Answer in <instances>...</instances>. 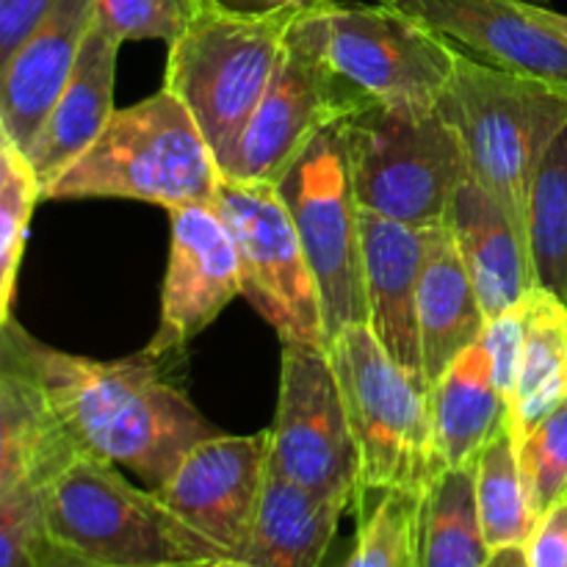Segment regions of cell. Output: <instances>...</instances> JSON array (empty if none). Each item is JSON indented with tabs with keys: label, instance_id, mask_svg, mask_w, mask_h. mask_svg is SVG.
<instances>
[{
	"label": "cell",
	"instance_id": "1",
	"mask_svg": "<svg viewBox=\"0 0 567 567\" xmlns=\"http://www.w3.org/2000/svg\"><path fill=\"white\" fill-rule=\"evenodd\" d=\"M0 338L37 374L81 457L127 468L158 491L188 452L216 435L183 388L158 371V358L92 360L42 343L14 319Z\"/></svg>",
	"mask_w": 567,
	"mask_h": 567
},
{
	"label": "cell",
	"instance_id": "2",
	"mask_svg": "<svg viewBox=\"0 0 567 567\" xmlns=\"http://www.w3.org/2000/svg\"><path fill=\"white\" fill-rule=\"evenodd\" d=\"M221 169L197 120L169 89L116 109L97 142L44 199H138L166 210L214 205Z\"/></svg>",
	"mask_w": 567,
	"mask_h": 567
},
{
	"label": "cell",
	"instance_id": "3",
	"mask_svg": "<svg viewBox=\"0 0 567 567\" xmlns=\"http://www.w3.org/2000/svg\"><path fill=\"white\" fill-rule=\"evenodd\" d=\"M302 11L293 6L236 11L219 0H203L186 31L169 44L164 89L192 111L221 172L258 111Z\"/></svg>",
	"mask_w": 567,
	"mask_h": 567
},
{
	"label": "cell",
	"instance_id": "4",
	"mask_svg": "<svg viewBox=\"0 0 567 567\" xmlns=\"http://www.w3.org/2000/svg\"><path fill=\"white\" fill-rule=\"evenodd\" d=\"M48 535L103 567H214L233 559L181 518L153 487L103 460L81 457L44 491Z\"/></svg>",
	"mask_w": 567,
	"mask_h": 567
},
{
	"label": "cell",
	"instance_id": "5",
	"mask_svg": "<svg viewBox=\"0 0 567 567\" xmlns=\"http://www.w3.org/2000/svg\"><path fill=\"white\" fill-rule=\"evenodd\" d=\"M327 349L360 454L358 509L382 493L424 496L443 474L432 385L408 374L369 324L338 332Z\"/></svg>",
	"mask_w": 567,
	"mask_h": 567
},
{
	"label": "cell",
	"instance_id": "6",
	"mask_svg": "<svg viewBox=\"0 0 567 567\" xmlns=\"http://www.w3.org/2000/svg\"><path fill=\"white\" fill-rule=\"evenodd\" d=\"M441 109L460 131L471 177L502 203L529 247L532 183L567 125V92L460 53Z\"/></svg>",
	"mask_w": 567,
	"mask_h": 567
},
{
	"label": "cell",
	"instance_id": "7",
	"mask_svg": "<svg viewBox=\"0 0 567 567\" xmlns=\"http://www.w3.org/2000/svg\"><path fill=\"white\" fill-rule=\"evenodd\" d=\"M343 144L360 208L402 225H446L454 194L471 177L463 138L443 109L374 103L343 125Z\"/></svg>",
	"mask_w": 567,
	"mask_h": 567
},
{
	"label": "cell",
	"instance_id": "8",
	"mask_svg": "<svg viewBox=\"0 0 567 567\" xmlns=\"http://www.w3.org/2000/svg\"><path fill=\"white\" fill-rule=\"evenodd\" d=\"M302 28L327 64L385 109H441L460 50L385 3L324 0L302 11Z\"/></svg>",
	"mask_w": 567,
	"mask_h": 567
},
{
	"label": "cell",
	"instance_id": "9",
	"mask_svg": "<svg viewBox=\"0 0 567 567\" xmlns=\"http://www.w3.org/2000/svg\"><path fill=\"white\" fill-rule=\"evenodd\" d=\"M269 471L347 509L360 504L358 443L327 347L282 343Z\"/></svg>",
	"mask_w": 567,
	"mask_h": 567
},
{
	"label": "cell",
	"instance_id": "10",
	"mask_svg": "<svg viewBox=\"0 0 567 567\" xmlns=\"http://www.w3.org/2000/svg\"><path fill=\"white\" fill-rule=\"evenodd\" d=\"M277 188L308 255L332 341L338 332L369 319L360 205L349 181L343 125L321 133Z\"/></svg>",
	"mask_w": 567,
	"mask_h": 567
},
{
	"label": "cell",
	"instance_id": "11",
	"mask_svg": "<svg viewBox=\"0 0 567 567\" xmlns=\"http://www.w3.org/2000/svg\"><path fill=\"white\" fill-rule=\"evenodd\" d=\"M369 105L374 100L338 75L316 50L299 14L280 66L221 177L280 186L321 133L347 125Z\"/></svg>",
	"mask_w": 567,
	"mask_h": 567
},
{
	"label": "cell",
	"instance_id": "12",
	"mask_svg": "<svg viewBox=\"0 0 567 567\" xmlns=\"http://www.w3.org/2000/svg\"><path fill=\"white\" fill-rule=\"evenodd\" d=\"M214 205L236 236L244 297L275 327L277 338L330 347L319 286L280 188L221 177Z\"/></svg>",
	"mask_w": 567,
	"mask_h": 567
},
{
	"label": "cell",
	"instance_id": "13",
	"mask_svg": "<svg viewBox=\"0 0 567 567\" xmlns=\"http://www.w3.org/2000/svg\"><path fill=\"white\" fill-rule=\"evenodd\" d=\"M244 293L238 244L216 205L169 210V258L161 288V319L144 352L169 358L208 330Z\"/></svg>",
	"mask_w": 567,
	"mask_h": 567
},
{
	"label": "cell",
	"instance_id": "14",
	"mask_svg": "<svg viewBox=\"0 0 567 567\" xmlns=\"http://www.w3.org/2000/svg\"><path fill=\"white\" fill-rule=\"evenodd\" d=\"M269 476V430L210 435L183 457L158 496L186 524L241 559Z\"/></svg>",
	"mask_w": 567,
	"mask_h": 567
},
{
	"label": "cell",
	"instance_id": "15",
	"mask_svg": "<svg viewBox=\"0 0 567 567\" xmlns=\"http://www.w3.org/2000/svg\"><path fill=\"white\" fill-rule=\"evenodd\" d=\"M419 20L468 59L567 92V42L532 20L524 0H380Z\"/></svg>",
	"mask_w": 567,
	"mask_h": 567
},
{
	"label": "cell",
	"instance_id": "16",
	"mask_svg": "<svg viewBox=\"0 0 567 567\" xmlns=\"http://www.w3.org/2000/svg\"><path fill=\"white\" fill-rule=\"evenodd\" d=\"M430 227L393 221L360 208L363 247L365 324L393 360L415 380L426 382L419 338V282L426 260ZM430 385V382H426Z\"/></svg>",
	"mask_w": 567,
	"mask_h": 567
},
{
	"label": "cell",
	"instance_id": "17",
	"mask_svg": "<svg viewBox=\"0 0 567 567\" xmlns=\"http://www.w3.org/2000/svg\"><path fill=\"white\" fill-rule=\"evenodd\" d=\"M97 0H55L25 42L0 64V136L28 153L70 81Z\"/></svg>",
	"mask_w": 567,
	"mask_h": 567
},
{
	"label": "cell",
	"instance_id": "18",
	"mask_svg": "<svg viewBox=\"0 0 567 567\" xmlns=\"http://www.w3.org/2000/svg\"><path fill=\"white\" fill-rule=\"evenodd\" d=\"M81 460L70 432L22 354L0 338V491H48Z\"/></svg>",
	"mask_w": 567,
	"mask_h": 567
},
{
	"label": "cell",
	"instance_id": "19",
	"mask_svg": "<svg viewBox=\"0 0 567 567\" xmlns=\"http://www.w3.org/2000/svg\"><path fill=\"white\" fill-rule=\"evenodd\" d=\"M120 48V39L111 37L94 20L70 81L61 89L59 100H55L48 120L42 122L37 138L25 153L33 172H37L39 186H42V199L48 188L97 142L103 127L114 116V81Z\"/></svg>",
	"mask_w": 567,
	"mask_h": 567
},
{
	"label": "cell",
	"instance_id": "20",
	"mask_svg": "<svg viewBox=\"0 0 567 567\" xmlns=\"http://www.w3.org/2000/svg\"><path fill=\"white\" fill-rule=\"evenodd\" d=\"M446 227L474 280L487 321L509 313L529 297L535 288L529 247L502 203L474 177L454 194Z\"/></svg>",
	"mask_w": 567,
	"mask_h": 567
},
{
	"label": "cell",
	"instance_id": "21",
	"mask_svg": "<svg viewBox=\"0 0 567 567\" xmlns=\"http://www.w3.org/2000/svg\"><path fill=\"white\" fill-rule=\"evenodd\" d=\"M485 327L487 316L452 230L446 225L430 227L419 282V338L426 382L435 385L465 349L480 343Z\"/></svg>",
	"mask_w": 567,
	"mask_h": 567
},
{
	"label": "cell",
	"instance_id": "22",
	"mask_svg": "<svg viewBox=\"0 0 567 567\" xmlns=\"http://www.w3.org/2000/svg\"><path fill=\"white\" fill-rule=\"evenodd\" d=\"M435 449L443 474L474 468L482 452L507 430L509 402L493 380L487 349L474 343L432 385Z\"/></svg>",
	"mask_w": 567,
	"mask_h": 567
},
{
	"label": "cell",
	"instance_id": "23",
	"mask_svg": "<svg viewBox=\"0 0 567 567\" xmlns=\"http://www.w3.org/2000/svg\"><path fill=\"white\" fill-rule=\"evenodd\" d=\"M347 507L305 487L266 476L258 518L241 559L252 567H321Z\"/></svg>",
	"mask_w": 567,
	"mask_h": 567
},
{
	"label": "cell",
	"instance_id": "24",
	"mask_svg": "<svg viewBox=\"0 0 567 567\" xmlns=\"http://www.w3.org/2000/svg\"><path fill=\"white\" fill-rule=\"evenodd\" d=\"M567 402V302L532 288L524 299V349L507 430L515 446Z\"/></svg>",
	"mask_w": 567,
	"mask_h": 567
},
{
	"label": "cell",
	"instance_id": "25",
	"mask_svg": "<svg viewBox=\"0 0 567 567\" xmlns=\"http://www.w3.org/2000/svg\"><path fill=\"white\" fill-rule=\"evenodd\" d=\"M491 559L476 513V465L446 471L421 498L419 567H485Z\"/></svg>",
	"mask_w": 567,
	"mask_h": 567
},
{
	"label": "cell",
	"instance_id": "26",
	"mask_svg": "<svg viewBox=\"0 0 567 567\" xmlns=\"http://www.w3.org/2000/svg\"><path fill=\"white\" fill-rule=\"evenodd\" d=\"M535 288L567 302V125L537 169L526 214Z\"/></svg>",
	"mask_w": 567,
	"mask_h": 567
},
{
	"label": "cell",
	"instance_id": "27",
	"mask_svg": "<svg viewBox=\"0 0 567 567\" xmlns=\"http://www.w3.org/2000/svg\"><path fill=\"white\" fill-rule=\"evenodd\" d=\"M476 513L491 551L526 546L535 529L537 520L526 496L518 449L509 430L498 432L496 441L482 452L476 463Z\"/></svg>",
	"mask_w": 567,
	"mask_h": 567
},
{
	"label": "cell",
	"instance_id": "28",
	"mask_svg": "<svg viewBox=\"0 0 567 567\" xmlns=\"http://www.w3.org/2000/svg\"><path fill=\"white\" fill-rule=\"evenodd\" d=\"M39 199H42V186L28 155L0 136V316L3 321L11 319L17 271Z\"/></svg>",
	"mask_w": 567,
	"mask_h": 567
},
{
	"label": "cell",
	"instance_id": "29",
	"mask_svg": "<svg viewBox=\"0 0 567 567\" xmlns=\"http://www.w3.org/2000/svg\"><path fill=\"white\" fill-rule=\"evenodd\" d=\"M421 498L382 493L360 515L358 537L338 567H419Z\"/></svg>",
	"mask_w": 567,
	"mask_h": 567
},
{
	"label": "cell",
	"instance_id": "30",
	"mask_svg": "<svg viewBox=\"0 0 567 567\" xmlns=\"http://www.w3.org/2000/svg\"><path fill=\"white\" fill-rule=\"evenodd\" d=\"M520 476L535 520L567 496V402L518 443Z\"/></svg>",
	"mask_w": 567,
	"mask_h": 567
},
{
	"label": "cell",
	"instance_id": "31",
	"mask_svg": "<svg viewBox=\"0 0 567 567\" xmlns=\"http://www.w3.org/2000/svg\"><path fill=\"white\" fill-rule=\"evenodd\" d=\"M55 551L44 520V491H0V567H44Z\"/></svg>",
	"mask_w": 567,
	"mask_h": 567
},
{
	"label": "cell",
	"instance_id": "32",
	"mask_svg": "<svg viewBox=\"0 0 567 567\" xmlns=\"http://www.w3.org/2000/svg\"><path fill=\"white\" fill-rule=\"evenodd\" d=\"M203 0H97L94 20L120 42L158 39L169 48L188 28Z\"/></svg>",
	"mask_w": 567,
	"mask_h": 567
},
{
	"label": "cell",
	"instance_id": "33",
	"mask_svg": "<svg viewBox=\"0 0 567 567\" xmlns=\"http://www.w3.org/2000/svg\"><path fill=\"white\" fill-rule=\"evenodd\" d=\"M480 341L487 349V354H491L493 380H496L498 391L509 402L515 391V380H518L520 349H524V302L509 310V313L487 321Z\"/></svg>",
	"mask_w": 567,
	"mask_h": 567
},
{
	"label": "cell",
	"instance_id": "34",
	"mask_svg": "<svg viewBox=\"0 0 567 567\" xmlns=\"http://www.w3.org/2000/svg\"><path fill=\"white\" fill-rule=\"evenodd\" d=\"M524 551L529 567H567V496L537 518Z\"/></svg>",
	"mask_w": 567,
	"mask_h": 567
},
{
	"label": "cell",
	"instance_id": "35",
	"mask_svg": "<svg viewBox=\"0 0 567 567\" xmlns=\"http://www.w3.org/2000/svg\"><path fill=\"white\" fill-rule=\"evenodd\" d=\"M55 0H0V64L14 55Z\"/></svg>",
	"mask_w": 567,
	"mask_h": 567
},
{
	"label": "cell",
	"instance_id": "36",
	"mask_svg": "<svg viewBox=\"0 0 567 567\" xmlns=\"http://www.w3.org/2000/svg\"><path fill=\"white\" fill-rule=\"evenodd\" d=\"M524 9L532 20L540 22L543 28H548V31L557 33L559 39H565L567 42V14H563V11H554L551 6H546L543 0H524Z\"/></svg>",
	"mask_w": 567,
	"mask_h": 567
},
{
	"label": "cell",
	"instance_id": "37",
	"mask_svg": "<svg viewBox=\"0 0 567 567\" xmlns=\"http://www.w3.org/2000/svg\"><path fill=\"white\" fill-rule=\"evenodd\" d=\"M221 6L236 11H275L293 6V9H313V6L324 3V0H219Z\"/></svg>",
	"mask_w": 567,
	"mask_h": 567
},
{
	"label": "cell",
	"instance_id": "38",
	"mask_svg": "<svg viewBox=\"0 0 567 567\" xmlns=\"http://www.w3.org/2000/svg\"><path fill=\"white\" fill-rule=\"evenodd\" d=\"M485 567H529V559H526L524 546H509L491 551V559H487Z\"/></svg>",
	"mask_w": 567,
	"mask_h": 567
},
{
	"label": "cell",
	"instance_id": "39",
	"mask_svg": "<svg viewBox=\"0 0 567 567\" xmlns=\"http://www.w3.org/2000/svg\"><path fill=\"white\" fill-rule=\"evenodd\" d=\"M44 567H103V565H94V563H89V559L78 557V554H70V551H64V548L55 546L53 557H50V563Z\"/></svg>",
	"mask_w": 567,
	"mask_h": 567
},
{
	"label": "cell",
	"instance_id": "40",
	"mask_svg": "<svg viewBox=\"0 0 567 567\" xmlns=\"http://www.w3.org/2000/svg\"><path fill=\"white\" fill-rule=\"evenodd\" d=\"M214 567H252V565L244 563V559H221V563H216Z\"/></svg>",
	"mask_w": 567,
	"mask_h": 567
}]
</instances>
